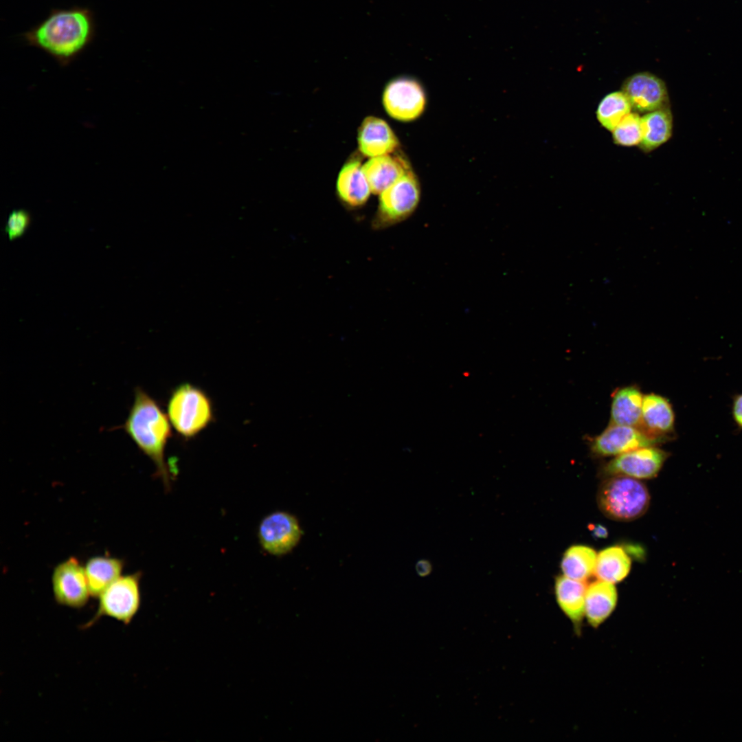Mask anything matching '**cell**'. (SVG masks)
<instances>
[{
  "label": "cell",
  "instance_id": "cell-1",
  "mask_svg": "<svg viewBox=\"0 0 742 742\" xmlns=\"http://www.w3.org/2000/svg\"><path fill=\"white\" fill-rule=\"evenodd\" d=\"M95 34L93 12L87 8L73 7L51 10L23 36L29 45L41 49L64 67L88 47Z\"/></svg>",
  "mask_w": 742,
  "mask_h": 742
},
{
  "label": "cell",
  "instance_id": "cell-2",
  "mask_svg": "<svg viewBox=\"0 0 742 742\" xmlns=\"http://www.w3.org/2000/svg\"><path fill=\"white\" fill-rule=\"evenodd\" d=\"M170 424L157 401L137 387L128 416L120 427L153 462L155 476L161 480L166 491L171 488L172 479L165 459L166 447L172 436Z\"/></svg>",
  "mask_w": 742,
  "mask_h": 742
},
{
  "label": "cell",
  "instance_id": "cell-3",
  "mask_svg": "<svg viewBox=\"0 0 742 742\" xmlns=\"http://www.w3.org/2000/svg\"><path fill=\"white\" fill-rule=\"evenodd\" d=\"M167 415L177 433L186 440L198 436L214 418L210 396L200 387L188 383L179 385L171 392Z\"/></svg>",
  "mask_w": 742,
  "mask_h": 742
},
{
  "label": "cell",
  "instance_id": "cell-4",
  "mask_svg": "<svg viewBox=\"0 0 742 742\" xmlns=\"http://www.w3.org/2000/svg\"><path fill=\"white\" fill-rule=\"evenodd\" d=\"M597 502L607 517L618 521H630L647 512L650 495L647 486L638 479L614 475L601 483Z\"/></svg>",
  "mask_w": 742,
  "mask_h": 742
},
{
  "label": "cell",
  "instance_id": "cell-5",
  "mask_svg": "<svg viewBox=\"0 0 742 742\" xmlns=\"http://www.w3.org/2000/svg\"><path fill=\"white\" fill-rule=\"evenodd\" d=\"M420 199V185L410 169L380 194L372 229H384L406 220L417 208Z\"/></svg>",
  "mask_w": 742,
  "mask_h": 742
},
{
  "label": "cell",
  "instance_id": "cell-6",
  "mask_svg": "<svg viewBox=\"0 0 742 742\" xmlns=\"http://www.w3.org/2000/svg\"><path fill=\"white\" fill-rule=\"evenodd\" d=\"M142 573L121 575L98 596L96 614L91 622L102 616L113 618L128 625L137 613L141 603Z\"/></svg>",
  "mask_w": 742,
  "mask_h": 742
},
{
  "label": "cell",
  "instance_id": "cell-7",
  "mask_svg": "<svg viewBox=\"0 0 742 742\" xmlns=\"http://www.w3.org/2000/svg\"><path fill=\"white\" fill-rule=\"evenodd\" d=\"M302 533L295 515L286 511L277 510L262 519L258 526V538L265 552L280 556L290 553L297 546Z\"/></svg>",
  "mask_w": 742,
  "mask_h": 742
},
{
  "label": "cell",
  "instance_id": "cell-8",
  "mask_svg": "<svg viewBox=\"0 0 742 742\" xmlns=\"http://www.w3.org/2000/svg\"><path fill=\"white\" fill-rule=\"evenodd\" d=\"M52 586L55 600L69 607L85 606L91 596L85 566L74 556L56 565L52 574Z\"/></svg>",
  "mask_w": 742,
  "mask_h": 742
},
{
  "label": "cell",
  "instance_id": "cell-9",
  "mask_svg": "<svg viewBox=\"0 0 742 742\" xmlns=\"http://www.w3.org/2000/svg\"><path fill=\"white\" fill-rule=\"evenodd\" d=\"M383 102L387 113L394 119L408 122L418 118L423 112L426 97L422 86L409 78H399L385 87Z\"/></svg>",
  "mask_w": 742,
  "mask_h": 742
},
{
  "label": "cell",
  "instance_id": "cell-10",
  "mask_svg": "<svg viewBox=\"0 0 742 742\" xmlns=\"http://www.w3.org/2000/svg\"><path fill=\"white\" fill-rule=\"evenodd\" d=\"M668 456L669 453L655 446L634 449L611 460L603 467V473L609 477L651 479L658 474Z\"/></svg>",
  "mask_w": 742,
  "mask_h": 742
},
{
  "label": "cell",
  "instance_id": "cell-11",
  "mask_svg": "<svg viewBox=\"0 0 742 742\" xmlns=\"http://www.w3.org/2000/svg\"><path fill=\"white\" fill-rule=\"evenodd\" d=\"M640 429L630 426L609 425L591 444V450L598 456H616L620 454L663 442Z\"/></svg>",
  "mask_w": 742,
  "mask_h": 742
},
{
  "label": "cell",
  "instance_id": "cell-12",
  "mask_svg": "<svg viewBox=\"0 0 742 742\" xmlns=\"http://www.w3.org/2000/svg\"><path fill=\"white\" fill-rule=\"evenodd\" d=\"M622 91L637 112L649 113L668 106L664 82L650 72H638L628 77L622 83Z\"/></svg>",
  "mask_w": 742,
  "mask_h": 742
},
{
  "label": "cell",
  "instance_id": "cell-13",
  "mask_svg": "<svg viewBox=\"0 0 742 742\" xmlns=\"http://www.w3.org/2000/svg\"><path fill=\"white\" fill-rule=\"evenodd\" d=\"M640 429L664 442L671 438L675 430V414L668 400L656 394L643 396Z\"/></svg>",
  "mask_w": 742,
  "mask_h": 742
},
{
  "label": "cell",
  "instance_id": "cell-14",
  "mask_svg": "<svg viewBox=\"0 0 742 742\" xmlns=\"http://www.w3.org/2000/svg\"><path fill=\"white\" fill-rule=\"evenodd\" d=\"M358 144L364 155L374 157L394 152L398 142L384 120L370 116L363 120L359 129Z\"/></svg>",
  "mask_w": 742,
  "mask_h": 742
},
{
  "label": "cell",
  "instance_id": "cell-15",
  "mask_svg": "<svg viewBox=\"0 0 742 742\" xmlns=\"http://www.w3.org/2000/svg\"><path fill=\"white\" fill-rule=\"evenodd\" d=\"M618 603V592L614 583L597 580L587 586L585 618L589 625L598 628L614 611Z\"/></svg>",
  "mask_w": 742,
  "mask_h": 742
},
{
  "label": "cell",
  "instance_id": "cell-16",
  "mask_svg": "<svg viewBox=\"0 0 742 742\" xmlns=\"http://www.w3.org/2000/svg\"><path fill=\"white\" fill-rule=\"evenodd\" d=\"M585 581L560 575L554 581V594L557 605L573 625L579 629L585 618Z\"/></svg>",
  "mask_w": 742,
  "mask_h": 742
},
{
  "label": "cell",
  "instance_id": "cell-17",
  "mask_svg": "<svg viewBox=\"0 0 742 742\" xmlns=\"http://www.w3.org/2000/svg\"><path fill=\"white\" fill-rule=\"evenodd\" d=\"M372 193L380 194L410 170L402 157L385 155L372 157L362 165Z\"/></svg>",
  "mask_w": 742,
  "mask_h": 742
},
{
  "label": "cell",
  "instance_id": "cell-18",
  "mask_svg": "<svg viewBox=\"0 0 742 742\" xmlns=\"http://www.w3.org/2000/svg\"><path fill=\"white\" fill-rule=\"evenodd\" d=\"M337 192L348 206L357 207L367 202L372 192L359 160H350L343 166L337 178Z\"/></svg>",
  "mask_w": 742,
  "mask_h": 742
},
{
  "label": "cell",
  "instance_id": "cell-19",
  "mask_svg": "<svg viewBox=\"0 0 742 742\" xmlns=\"http://www.w3.org/2000/svg\"><path fill=\"white\" fill-rule=\"evenodd\" d=\"M643 396L634 385L618 390L612 399L609 424L634 427L640 429Z\"/></svg>",
  "mask_w": 742,
  "mask_h": 742
},
{
  "label": "cell",
  "instance_id": "cell-20",
  "mask_svg": "<svg viewBox=\"0 0 742 742\" xmlns=\"http://www.w3.org/2000/svg\"><path fill=\"white\" fill-rule=\"evenodd\" d=\"M84 566L91 596L98 598L122 575L124 561L117 557L95 556L89 558Z\"/></svg>",
  "mask_w": 742,
  "mask_h": 742
},
{
  "label": "cell",
  "instance_id": "cell-21",
  "mask_svg": "<svg viewBox=\"0 0 742 742\" xmlns=\"http://www.w3.org/2000/svg\"><path fill=\"white\" fill-rule=\"evenodd\" d=\"M642 139L640 148L651 152L666 143L671 137L673 116L669 106L649 112L642 117Z\"/></svg>",
  "mask_w": 742,
  "mask_h": 742
},
{
  "label": "cell",
  "instance_id": "cell-22",
  "mask_svg": "<svg viewBox=\"0 0 742 742\" xmlns=\"http://www.w3.org/2000/svg\"><path fill=\"white\" fill-rule=\"evenodd\" d=\"M631 566V559L624 548L611 546L597 554L594 574L598 580L615 584L627 577Z\"/></svg>",
  "mask_w": 742,
  "mask_h": 742
},
{
  "label": "cell",
  "instance_id": "cell-23",
  "mask_svg": "<svg viewBox=\"0 0 742 742\" xmlns=\"http://www.w3.org/2000/svg\"><path fill=\"white\" fill-rule=\"evenodd\" d=\"M597 554L591 547L574 545L564 552L561 562L563 574L572 579L586 581L594 574Z\"/></svg>",
  "mask_w": 742,
  "mask_h": 742
},
{
  "label": "cell",
  "instance_id": "cell-24",
  "mask_svg": "<svg viewBox=\"0 0 742 742\" xmlns=\"http://www.w3.org/2000/svg\"><path fill=\"white\" fill-rule=\"evenodd\" d=\"M631 109L625 93L622 91H614L608 93L600 100L596 110V117L604 128L612 132L620 122L631 113Z\"/></svg>",
  "mask_w": 742,
  "mask_h": 742
},
{
  "label": "cell",
  "instance_id": "cell-25",
  "mask_svg": "<svg viewBox=\"0 0 742 742\" xmlns=\"http://www.w3.org/2000/svg\"><path fill=\"white\" fill-rule=\"evenodd\" d=\"M642 135V117L636 112L627 114L612 131L614 143L623 146L639 145Z\"/></svg>",
  "mask_w": 742,
  "mask_h": 742
},
{
  "label": "cell",
  "instance_id": "cell-26",
  "mask_svg": "<svg viewBox=\"0 0 742 742\" xmlns=\"http://www.w3.org/2000/svg\"><path fill=\"white\" fill-rule=\"evenodd\" d=\"M31 217L25 210H13L8 216L5 226V232L9 239L21 236L30 225Z\"/></svg>",
  "mask_w": 742,
  "mask_h": 742
},
{
  "label": "cell",
  "instance_id": "cell-27",
  "mask_svg": "<svg viewBox=\"0 0 742 742\" xmlns=\"http://www.w3.org/2000/svg\"><path fill=\"white\" fill-rule=\"evenodd\" d=\"M732 416L737 425L742 428V394H737L733 398Z\"/></svg>",
  "mask_w": 742,
  "mask_h": 742
},
{
  "label": "cell",
  "instance_id": "cell-28",
  "mask_svg": "<svg viewBox=\"0 0 742 742\" xmlns=\"http://www.w3.org/2000/svg\"><path fill=\"white\" fill-rule=\"evenodd\" d=\"M432 570L431 563L427 560H420L416 563V570L420 576H426L429 574Z\"/></svg>",
  "mask_w": 742,
  "mask_h": 742
},
{
  "label": "cell",
  "instance_id": "cell-29",
  "mask_svg": "<svg viewBox=\"0 0 742 742\" xmlns=\"http://www.w3.org/2000/svg\"><path fill=\"white\" fill-rule=\"evenodd\" d=\"M588 528L595 538L605 539L607 537L608 531L605 526L600 524H589Z\"/></svg>",
  "mask_w": 742,
  "mask_h": 742
}]
</instances>
